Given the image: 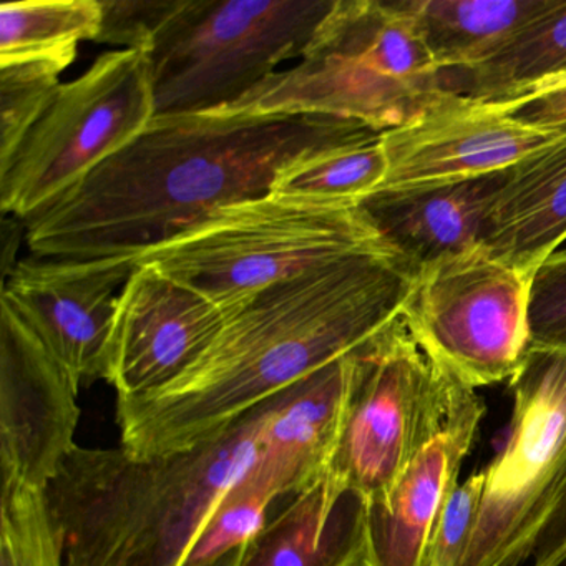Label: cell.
<instances>
[{
	"label": "cell",
	"instance_id": "6da1fadb",
	"mask_svg": "<svg viewBox=\"0 0 566 566\" xmlns=\"http://www.w3.org/2000/svg\"><path fill=\"white\" fill-rule=\"evenodd\" d=\"M379 134L324 115H157L140 137L24 221L25 238L34 256L138 260L213 211L271 193L300 158Z\"/></svg>",
	"mask_w": 566,
	"mask_h": 566
},
{
	"label": "cell",
	"instance_id": "7a4b0ae2",
	"mask_svg": "<svg viewBox=\"0 0 566 566\" xmlns=\"http://www.w3.org/2000/svg\"><path fill=\"white\" fill-rule=\"evenodd\" d=\"M416 274L399 254H360L263 291L180 379L117 399L122 447L160 457L207 442L386 329L406 310Z\"/></svg>",
	"mask_w": 566,
	"mask_h": 566
},
{
	"label": "cell",
	"instance_id": "3957f363",
	"mask_svg": "<svg viewBox=\"0 0 566 566\" xmlns=\"http://www.w3.org/2000/svg\"><path fill=\"white\" fill-rule=\"evenodd\" d=\"M270 400L168 455L75 447L44 492L64 566H180L224 493L256 462Z\"/></svg>",
	"mask_w": 566,
	"mask_h": 566
},
{
	"label": "cell",
	"instance_id": "277c9868",
	"mask_svg": "<svg viewBox=\"0 0 566 566\" xmlns=\"http://www.w3.org/2000/svg\"><path fill=\"white\" fill-rule=\"evenodd\" d=\"M440 74L402 0H334L294 67L220 111L324 115L387 132L446 94Z\"/></svg>",
	"mask_w": 566,
	"mask_h": 566
},
{
	"label": "cell",
	"instance_id": "5b68a950",
	"mask_svg": "<svg viewBox=\"0 0 566 566\" xmlns=\"http://www.w3.org/2000/svg\"><path fill=\"white\" fill-rule=\"evenodd\" d=\"M382 253L399 254L360 205L313 203L271 191L213 211L137 263L203 294L231 317L284 281Z\"/></svg>",
	"mask_w": 566,
	"mask_h": 566
},
{
	"label": "cell",
	"instance_id": "8992f818",
	"mask_svg": "<svg viewBox=\"0 0 566 566\" xmlns=\"http://www.w3.org/2000/svg\"><path fill=\"white\" fill-rule=\"evenodd\" d=\"M334 0H184L148 54L157 115L240 102L300 61Z\"/></svg>",
	"mask_w": 566,
	"mask_h": 566
},
{
	"label": "cell",
	"instance_id": "52a82bcc",
	"mask_svg": "<svg viewBox=\"0 0 566 566\" xmlns=\"http://www.w3.org/2000/svg\"><path fill=\"white\" fill-rule=\"evenodd\" d=\"M157 117L150 57L105 52L81 77L62 84L8 168L0 170V211L22 223L124 150Z\"/></svg>",
	"mask_w": 566,
	"mask_h": 566
},
{
	"label": "cell",
	"instance_id": "ba28073f",
	"mask_svg": "<svg viewBox=\"0 0 566 566\" xmlns=\"http://www.w3.org/2000/svg\"><path fill=\"white\" fill-rule=\"evenodd\" d=\"M457 380L426 353L403 313L353 353L343 422L326 475L382 499L449 410Z\"/></svg>",
	"mask_w": 566,
	"mask_h": 566
},
{
	"label": "cell",
	"instance_id": "9c48e42d",
	"mask_svg": "<svg viewBox=\"0 0 566 566\" xmlns=\"http://www.w3.org/2000/svg\"><path fill=\"white\" fill-rule=\"evenodd\" d=\"M513 413L482 470L479 515L460 566H522L566 486V350L532 349L510 379Z\"/></svg>",
	"mask_w": 566,
	"mask_h": 566
},
{
	"label": "cell",
	"instance_id": "30bf717a",
	"mask_svg": "<svg viewBox=\"0 0 566 566\" xmlns=\"http://www.w3.org/2000/svg\"><path fill=\"white\" fill-rule=\"evenodd\" d=\"M533 276L476 247L419 268L403 317L426 353L470 389L510 380L532 350Z\"/></svg>",
	"mask_w": 566,
	"mask_h": 566
},
{
	"label": "cell",
	"instance_id": "8fae6325",
	"mask_svg": "<svg viewBox=\"0 0 566 566\" xmlns=\"http://www.w3.org/2000/svg\"><path fill=\"white\" fill-rule=\"evenodd\" d=\"M565 135L520 120L503 102L447 92L382 134L387 171L377 191L460 184L510 170Z\"/></svg>",
	"mask_w": 566,
	"mask_h": 566
},
{
	"label": "cell",
	"instance_id": "7c38bea8",
	"mask_svg": "<svg viewBox=\"0 0 566 566\" xmlns=\"http://www.w3.org/2000/svg\"><path fill=\"white\" fill-rule=\"evenodd\" d=\"M137 258H25L11 268L2 301L38 334L72 382L107 376L117 301Z\"/></svg>",
	"mask_w": 566,
	"mask_h": 566
},
{
	"label": "cell",
	"instance_id": "4fadbf2b",
	"mask_svg": "<svg viewBox=\"0 0 566 566\" xmlns=\"http://www.w3.org/2000/svg\"><path fill=\"white\" fill-rule=\"evenodd\" d=\"M78 387L38 334L0 303V472L2 485L45 492L77 447Z\"/></svg>",
	"mask_w": 566,
	"mask_h": 566
},
{
	"label": "cell",
	"instance_id": "5bb4252c",
	"mask_svg": "<svg viewBox=\"0 0 566 566\" xmlns=\"http://www.w3.org/2000/svg\"><path fill=\"white\" fill-rule=\"evenodd\" d=\"M228 319L203 294L138 264L118 296L105 380L117 399L165 389L207 354Z\"/></svg>",
	"mask_w": 566,
	"mask_h": 566
},
{
	"label": "cell",
	"instance_id": "9a60e30c",
	"mask_svg": "<svg viewBox=\"0 0 566 566\" xmlns=\"http://www.w3.org/2000/svg\"><path fill=\"white\" fill-rule=\"evenodd\" d=\"M485 413L475 389L459 382L449 410L392 489L366 502L359 566H426L433 526L459 485V472Z\"/></svg>",
	"mask_w": 566,
	"mask_h": 566
},
{
	"label": "cell",
	"instance_id": "2e32d148",
	"mask_svg": "<svg viewBox=\"0 0 566 566\" xmlns=\"http://www.w3.org/2000/svg\"><path fill=\"white\" fill-rule=\"evenodd\" d=\"M353 353L270 400L253 472L277 495L306 489L326 472L343 422Z\"/></svg>",
	"mask_w": 566,
	"mask_h": 566
},
{
	"label": "cell",
	"instance_id": "e0dca14e",
	"mask_svg": "<svg viewBox=\"0 0 566 566\" xmlns=\"http://www.w3.org/2000/svg\"><path fill=\"white\" fill-rule=\"evenodd\" d=\"M509 170L460 184L376 191L360 203L384 240L413 268L482 247Z\"/></svg>",
	"mask_w": 566,
	"mask_h": 566
},
{
	"label": "cell",
	"instance_id": "ac0fdd59",
	"mask_svg": "<svg viewBox=\"0 0 566 566\" xmlns=\"http://www.w3.org/2000/svg\"><path fill=\"white\" fill-rule=\"evenodd\" d=\"M566 240V135L506 174L482 247L503 263L535 274Z\"/></svg>",
	"mask_w": 566,
	"mask_h": 566
},
{
	"label": "cell",
	"instance_id": "d6986e66",
	"mask_svg": "<svg viewBox=\"0 0 566 566\" xmlns=\"http://www.w3.org/2000/svg\"><path fill=\"white\" fill-rule=\"evenodd\" d=\"M364 518L366 500L324 472L248 543L241 566H359Z\"/></svg>",
	"mask_w": 566,
	"mask_h": 566
},
{
	"label": "cell",
	"instance_id": "ffe728a7",
	"mask_svg": "<svg viewBox=\"0 0 566 566\" xmlns=\"http://www.w3.org/2000/svg\"><path fill=\"white\" fill-rule=\"evenodd\" d=\"M553 4L555 0H402L440 72L483 64Z\"/></svg>",
	"mask_w": 566,
	"mask_h": 566
},
{
	"label": "cell",
	"instance_id": "44dd1931",
	"mask_svg": "<svg viewBox=\"0 0 566 566\" xmlns=\"http://www.w3.org/2000/svg\"><path fill=\"white\" fill-rule=\"evenodd\" d=\"M443 91L513 102L566 81V0H555L522 34L469 71L442 72Z\"/></svg>",
	"mask_w": 566,
	"mask_h": 566
},
{
	"label": "cell",
	"instance_id": "7402d4cb",
	"mask_svg": "<svg viewBox=\"0 0 566 566\" xmlns=\"http://www.w3.org/2000/svg\"><path fill=\"white\" fill-rule=\"evenodd\" d=\"M101 0H21L0 6V65L57 62L71 67L81 42L97 41Z\"/></svg>",
	"mask_w": 566,
	"mask_h": 566
},
{
	"label": "cell",
	"instance_id": "603a6c76",
	"mask_svg": "<svg viewBox=\"0 0 566 566\" xmlns=\"http://www.w3.org/2000/svg\"><path fill=\"white\" fill-rule=\"evenodd\" d=\"M382 134L300 158L277 175L273 193L313 203H363L386 178Z\"/></svg>",
	"mask_w": 566,
	"mask_h": 566
},
{
	"label": "cell",
	"instance_id": "cb8c5ba5",
	"mask_svg": "<svg viewBox=\"0 0 566 566\" xmlns=\"http://www.w3.org/2000/svg\"><path fill=\"white\" fill-rule=\"evenodd\" d=\"M276 499V490L248 470L208 516L180 566H214L234 549L243 548L266 525L268 509Z\"/></svg>",
	"mask_w": 566,
	"mask_h": 566
},
{
	"label": "cell",
	"instance_id": "d4e9b609",
	"mask_svg": "<svg viewBox=\"0 0 566 566\" xmlns=\"http://www.w3.org/2000/svg\"><path fill=\"white\" fill-rule=\"evenodd\" d=\"M64 71L49 61L0 65V170L8 168L57 97Z\"/></svg>",
	"mask_w": 566,
	"mask_h": 566
},
{
	"label": "cell",
	"instance_id": "484cf974",
	"mask_svg": "<svg viewBox=\"0 0 566 566\" xmlns=\"http://www.w3.org/2000/svg\"><path fill=\"white\" fill-rule=\"evenodd\" d=\"M0 566H64L61 539L42 490L21 483L2 485Z\"/></svg>",
	"mask_w": 566,
	"mask_h": 566
},
{
	"label": "cell",
	"instance_id": "4316f807",
	"mask_svg": "<svg viewBox=\"0 0 566 566\" xmlns=\"http://www.w3.org/2000/svg\"><path fill=\"white\" fill-rule=\"evenodd\" d=\"M102 28L98 44L117 45L118 51L150 54L168 22L184 0H101Z\"/></svg>",
	"mask_w": 566,
	"mask_h": 566
},
{
	"label": "cell",
	"instance_id": "83f0119b",
	"mask_svg": "<svg viewBox=\"0 0 566 566\" xmlns=\"http://www.w3.org/2000/svg\"><path fill=\"white\" fill-rule=\"evenodd\" d=\"M532 349L566 350V250L546 258L530 290Z\"/></svg>",
	"mask_w": 566,
	"mask_h": 566
},
{
	"label": "cell",
	"instance_id": "f1b7e54d",
	"mask_svg": "<svg viewBox=\"0 0 566 566\" xmlns=\"http://www.w3.org/2000/svg\"><path fill=\"white\" fill-rule=\"evenodd\" d=\"M483 473L470 475L450 493L430 536L426 566H460L482 500Z\"/></svg>",
	"mask_w": 566,
	"mask_h": 566
},
{
	"label": "cell",
	"instance_id": "f546056e",
	"mask_svg": "<svg viewBox=\"0 0 566 566\" xmlns=\"http://www.w3.org/2000/svg\"><path fill=\"white\" fill-rule=\"evenodd\" d=\"M520 120L555 135H566V81L518 101L503 102Z\"/></svg>",
	"mask_w": 566,
	"mask_h": 566
},
{
	"label": "cell",
	"instance_id": "4dcf8cb0",
	"mask_svg": "<svg viewBox=\"0 0 566 566\" xmlns=\"http://www.w3.org/2000/svg\"><path fill=\"white\" fill-rule=\"evenodd\" d=\"M566 548V486L536 536L532 566H548Z\"/></svg>",
	"mask_w": 566,
	"mask_h": 566
},
{
	"label": "cell",
	"instance_id": "1f68e13d",
	"mask_svg": "<svg viewBox=\"0 0 566 566\" xmlns=\"http://www.w3.org/2000/svg\"><path fill=\"white\" fill-rule=\"evenodd\" d=\"M244 549H247V545L243 548L234 549L230 555L224 556L223 559L217 563L214 566H241V562H243Z\"/></svg>",
	"mask_w": 566,
	"mask_h": 566
},
{
	"label": "cell",
	"instance_id": "d6a6232c",
	"mask_svg": "<svg viewBox=\"0 0 566 566\" xmlns=\"http://www.w3.org/2000/svg\"><path fill=\"white\" fill-rule=\"evenodd\" d=\"M548 566H566V548Z\"/></svg>",
	"mask_w": 566,
	"mask_h": 566
}]
</instances>
